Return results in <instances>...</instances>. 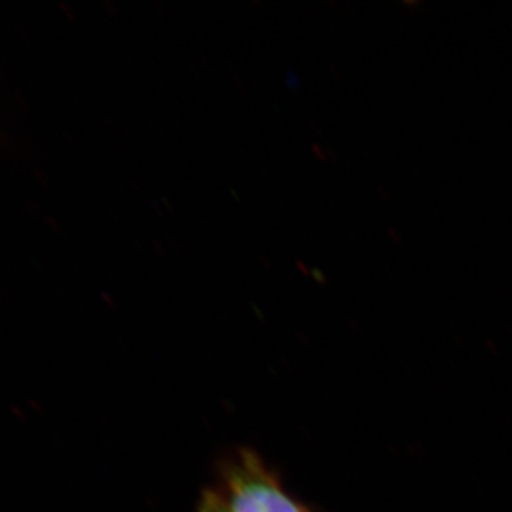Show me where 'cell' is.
<instances>
[{
    "label": "cell",
    "mask_w": 512,
    "mask_h": 512,
    "mask_svg": "<svg viewBox=\"0 0 512 512\" xmlns=\"http://www.w3.org/2000/svg\"><path fill=\"white\" fill-rule=\"evenodd\" d=\"M220 488L235 512H308L254 451L229 458Z\"/></svg>",
    "instance_id": "6da1fadb"
},
{
    "label": "cell",
    "mask_w": 512,
    "mask_h": 512,
    "mask_svg": "<svg viewBox=\"0 0 512 512\" xmlns=\"http://www.w3.org/2000/svg\"><path fill=\"white\" fill-rule=\"evenodd\" d=\"M195 512H235L229 505L227 497L222 493L221 488H210L202 494Z\"/></svg>",
    "instance_id": "7a4b0ae2"
}]
</instances>
